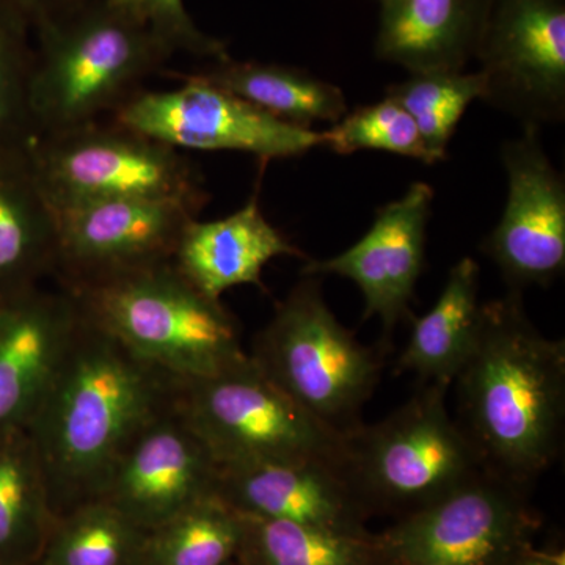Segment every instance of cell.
Masks as SVG:
<instances>
[{
  "mask_svg": "<svg viewBox=\"0 0 565 565\" xmlns=\"http://www.w3.org/2000/svg\"><path fill=\"white\" fill-rule=\"evenodd\" d=\"M178 385L180 379L134 355L81 308L68 351L28 427L54 512L98 500L134 437L177 403Z\"/></svg>",
  "mask_w": 565,
  "mask_h": 565,
  "instance_id": "cell-1",
  "label": "cell"
},
{
  "mask_svg": "<svg viewBox=\"0 0 565 565\" xmlns=\"http://www.w3.org/2000/svg\"><path fill=\"white\" fill-rule=\"evenodd\" d=\"M457 418L482 467L531 484L559 459L565 426V343L527 318L522 291L481 305L457 373Z\"/></svg>",
  "mask_w": 565,
  "mask_h": 565,
  "instance_id": "cell-2",
  "label": "cell"
},
{
  "mask_svg": "<svg viewBox=\"0 0 565 565\" xmlns=\"http://www.w3.org/2000/svg\"><path fill=\"white\" fill-rule=\"evenodd\" d=\"M29 106L35 137L114 115L161 70L172 52L147 22L103 3L39 22Z\"/></svg>",
  "mask_w": 565,
  "mask_h": 565,
  "instance_id": "cell-3",
  "label": "cell"
},
{
  "mask_svg": "<svg viewBox=\"0 0 565 565\" xmlns=\"http://www.w3.org/2000/svg\"><path fill=\"white\" fill-rule=\"evenodd\" d=\"M68 291L134 355L181 381L222 373L248 359L236 318L173 262Z\"/></svg>",
  "mask_w": 565,
  "mask_h": 565,
  "instance_id": "cell-4",
  "label": "cell"
},
{
  "mask_svg": "<svg viewBox=\"0 0 565 565\" xmlns=\"http://www.w3.org/2000/svg\"><path fill=\"white\" fill-rule=\"evenodd\" d=\"M248 353L275 385L344 437L362 426L384 367V351L360 343L338 321L313 275H302L275 305Z\"/></svg>",
  "mask_w": 565,
  "mask_h": 565,
  "instance_id": "cell-5",
  "label": "cell"
},
{
  "mask_svg": "<svg viewBox=\"0 0 565 565\" xmlns=\"http://www.w3.org/2000/svg\"><path fill=\"white\" fill-rule=\"evenodd\" d=\"M449 388L446 382L419 384L393 414L345 435L344 473L367 514H412L486 470L449 415Z\"/></svg>",
  "mask_w": 565,
  "mask_h": 565,
  "instance_id": "cell-6",
  "label": "cell"
},
{
  "mask_svg": "<svg viewBox=\"0 0 565 565\" xmlns=\"http://www.w3.org/2000/svg\"><path fill=\"white\" fill-rule=\"evenodd\" d=\"M177 407L218 467L316 460L344 468L345 437L308 414L248 359L185 379Z\"/></svg>",
  "mask_w": 565,
  "mask_h": 565,
  "instance_id": "cell-7",
  "label": "cell"
},
{
  "mask_svg": "<svg viewBox=\"0 0 565 565\" xmlns=\"http://www.w3.org/2000/svg\"><path fill=\"white\" fill-rule=\"evenodd\" d=\"M31 158L54 211L114 199L207 203L202 174L181 151L114 120L35 137Z\"/></svg>",
  "mask_w": 565,
  "mask_h": 565,
  "instance_id": "cell-8",
  "label": "cell"
},
{
  "mask_svg": "<svg viewBox=\"0 0 565 565\" xmlns=\"http://www.w3.org/2000/svg\"><path fill=\"white\" fill-rule=\"evenodd\" d=\"M525 487L481 471L374 537L382 565H511L530 552Z\"/></svg>",
  "mask_w": 565,
  "mask_h": 565,
  "instance_id": "cell-9",
  "label": "cell"
},
{
  "mask_svg": "<svg viewBox=\"0 0 565 565\" xmlns=\"http://www.w3.org/2000/svg\"><path fill=\"white\" fill-rule=\"evenodd\" d=\"M473 61L481 102L523 128L565 120V0H486Z\"/></svg>",
  "mask_w": 565,
  "mask_h": 565,
  "instance_id": "cell-10",
  "label": "cell"
},
{
  "mask_svg": "<svg viewBox=\"0 0 565 565\" xmlns=\"http://www.w3.org/2000/svg\"><path fill=\"white\" fill-rule=\"evenodd\" d=\"M182 87L140 90L111 120L174 150L239 151L263 163L299 158L326 147V134L299 128L193 74H177Z\"/></svg>",
  "mask_w": 565,
  "mask_h": 565,
  "instance_id": "cell-11",
  "label": "cell"
},
{
  "mask_svg": "<svg viewBox=\"0 0 565 565\" xmlns=\"http://www.w3.org/2000/svg\"><path fill=\"white\" fill-rule=\"evenodd\" d=\"M203 206L172 199H114L55 211V280L77 289L145 267L172 263L182 232Z\"/></svg>",
  "mask_w": 565,
  "mask_h": 565,
  "instance_id": "cell-12",
  "label": "cell"
},
{
  "mask_svg": "<svg viewBox=\"0 0 565 565\" xmlns=\"http://www.w3.org/2000/svg\"><path fill=\"white\" fill-rule=\"evenodd\" d=\"M508 199L500 222L482 241L509 288L552 285L565 270V182L548 158L541 129L504 141Z\"/></svg>",
  "mask_w": 565,
  "mask_h": 565,
  "instance_id": "cell-13",
  "label": "cell"
},
{
  "mask_svg": "<svg viewBox=\"0 0 565 565\" xmlns=\"http://www.w3.org/2000/svg\"><path fill=\"white\" fill-rule=\"evenodd\" d=\"M218 476L221 467L174 403L134 437L98 500L148 533L215 497Z\"/></svg>",
  "mask_w": 565,
  "mask_h": 565,
  "instance_id": "cell-14",
  "label": "cell"
},
{
  "mask_svg": "<svg viewBox=\"0 0 565 565\" xmlns=\"http://www.w3.org/2000/svg\"><path fill=\"white\" fill-rule=\"evenodd\" d=\"M434 199L433 185L414 182L401 199L377 211L359 243L333 258L307 262L300 273L319 278L338 275L355 282L364 297L363 319H381L384 345L397 323L414 319L411 303L426 263Z\"/></svg>",
  "mask_w": 565,
  "mask_h": 565,
  "instance_id": "cell-15",
  "label": "cell"
},
{
  "mask_svg": "<svg viewBox=\"0 0 565 565\" xmlns=\"http://www.w3.org/2000/svg\"><path fill=\"white\" fill-rule=\"evenodd\" d=\"M79 321V303L62 285L0 299V434L28 429Z\"/></svg>",
  "mask_w": 565,
  "mask_h": 565,
  "instance_id": "cell-16",
  "label": "cell"
},
{
  "mask_svg": "<svg viewBox=\"0 0 565 565\" xmlns=\"http://www.w3.org/2000/svg\"><path fill=\"white\" fill-rule=\"evenodd\" d=\"M218 497L245 516L367 534L366 509L340 465L299 460L223 467Z\"/></svg>",
  "mask_w": 565,
  "mask_h": 565,
  "instance_id": "cell-17",
  "label": "cell"
},
{
  "mask_svg": "<svg viewBox=\"0 0 565 565\" xmlns=\"http://www.w3.org/2000/svg\"><path fill=\"white\" fill-rule=\"evenodd\" d=\"M278 256L307 255L275 228L263 214L256 189L241 210L217 218L185 226L173 264L204 296L221 300L236 286L253 285L264 289V267Z\"/></svg>",
  "mask_w": 565,
  "mask_h": 565,
  "instance_id": "cell-18",
  "label": "cell"
},
{
  "mask_svg": "<svg viewBox=\"0 0 565 565\" xmlns=\"http://www.w3.org/2000/svg\"><path fill=\"white\" fill-rule=\"evenodd\" d=\"M374 51L408 74L457 73L473 61L486 0H379Z\"/></svg>",
  "mask_w": 565,
  "mask_h": 565,
  "instance_id": "cell-19",
  "label": "cell"
},
{
  "mask_svg": "<svg viewBox=\"0 0 565 565\" xmlns=\"http://www.w3.org/2000/svg\"><path fill=\"white\" fill-rule=\"evenodd\" d=\"M31 143L0 147V299L57 270V215L36 180Z\"/></svg>",
  "mask_w": 565,
  "mask_h": 565,
  "instance_id": "cell-20",
  "label": "cell"
},
{
  "mask_svg": "<svg viewBox=\"0 0 565 565\" xmlns=\"http://www.w3.org/2000/svg\"><path fill=\"white\" fill-rule=\"evenodd\" d=\"M481 305L478 263L462 258L449 270L433 310L414 318V330L397 360V371L415 374L419 384L452 385L473 344Z\"/></svg>",
  "mask_w": 565,
  "mask_h": 565,
  "instance_id": "cell-21",
  "label": "cell"
},
{
  "mask_svg": "<svg viewBox=\"0 0 565 565\" xmlns=\"http://www.w3.org/2000/svg\"><path fill=\"white\" fill-rule=\"evenodd\" d=\"M193 76L299 128L311 129L318 121L334 125L348 114V102L338 85L294 66L228 57Z\"/></svg>",
  "mask_w": 565,
  "mask_h": 565,
  "instance_id": "cell-22",
  "label": "cell"
},
{
  "mask_svg": "<svg viewBox=\"0 0 565 565\" xmlns=\"http://www.w3.org/2000/svg\"><path fill=\"white\" fill-rule=\"evenodd\" d=\"M244 534L245 516L215 494L148 531L141 565H228Z\"/></svg>",
  "mask_w": 565,
  "mask_h": 565,
  "instance_id": "cell-23",
  "label": "cell"
},
{
  "mask_svg": "<svg viewBox=\"0 0 565 565\" xmlns=\"http://www.w3.org/2000/svg\"><path fill=\"white\" fill-rule=\"evenodd\" d=\"M239 555L247 565H382L373 535L255 516H245Z\"/></svg>",
  "mask_w": 565,
  "mask_h": 565,
  "instance_id": "cell-24",
  "label": "cell"
},
{
  "mask_svg": "<svg viewBox=\"0 0 565 565\" xmlns=\"http://www.w3.org/2000/svg\"><path fill=\"white\" fill-rule=\"evenodd\" d=\"M147 531L104 500L77 505L52 531L43 565H141Z\"/></svg>",
  "mask_w": 565,
  "mask_h": 565,
  "instance_id": "cell-25",
  "label": "cell"
},
{
  "mask_svg": "<svg viewBox=\"0 0 565 565\" xmlns=\"http://www.w3.org/2000/svg\"><path fill=\"white\" fill-rule=\"evenodd\" d=\"M52 515L50 487L31 434H0V553L31 544Z\"/></svg>",
  "mask_w": 565,
  "mask_h": 565,
  "instance_id": "cell-26",
  "label": "cell"
},
{
  "mask_svg": "<svg viewBox=\"0 0 565 565\" xmlns=\"http://www.w3.org/2000/svg\"><path fill=\"white\" fill-rule=\"evenodd\" d=\"M394 99L414 118L434 163L448 159V145L470 104L484 96L481 73H419L386 87Z\"/></svg>",
  "mask_w": 565,
  "mask_h": 565,
  "instance_id": "cell-27",
  "label": "cell"
},
{
  "mask_svg": "<svg viewBox=\"0 0 565 565\" xmlns=\"http://www.w3.org/2000/svg\"><path fill=\"white\" fill-rule=\"evenodd\" d=\"M326 134V147L337 154L385 151L433 166L414 118L401 104L385 96L379 103L356 107Z\"/></svg>",
  "mask_w": 565,
  "mask_h": 565,
  "instance_id": "cell-28",
  "label": "cell"
},
{
  "mask_svg": "<svg viewBox=\"0 0 565 565\" xmlns=\"http://www.w3.org/2000/svg\"><path fill=\"white\" fill-rule=\"evenodd\" d=\"M28 22L0 3V147L35 139L29 106L33 52L25 40Z\"/></svg>",
  "mask_w": 565,
  "mask_h": 565,
  "instance_id": "cell-29",
  "label": "cell"
},
{
  "mask_svg": "<svg viewBox=\"0 0 565 565\" xmlns=\"http://www.w3.org/2000/svg\"><path fill=\"white\" fill-rule=\"evenodd\" d=\"M143 20L170 52L185 51L215 62L228 58L225 44L196 28L184 0H143Z\"/></svg>",
  "mask_w": 565,
  "mask_h": 565,
  "instance_id": "cell-30",
  "label": "cell"
},
{
  "mask_svg": "<svg viewBox=\"0 0 565 565\" xmlns=\"http://www.w3.org/2000/svg\"><path fill=\"white\" fill-rule=\"evenodd\" d=\"M0 3L18 11L25 20H32L36 24L73 6L71 0H0Z\"/></svg>",
  "mask_w": 565,
  "mask_h": 565,
  "instance_id": "cell-31",
  "label": "cell"
},
{
  "mask_svg": "<svg viewBox=\"0 0 565 565\" xmlns=\"http://www.w3.org/2000/svg\"><path fill=\"white\" fill-rule=\"evenodd\" d=\"M106 2L115 9L126 11V13L143 20V0H106Z\"/></svg>",
  "mask_w": 565,
  "mask_h": 565,
  "instance_id": "cell-32",
  "label": "cell"
},
{
  "mask_svg": "<svg viewBox=\"0 0 565 565\" xmlns=\"http://www.w3.org/2000/svg\"><path fill=\"white\" fill-rule=\"evenodd\" d=\"M511 565H559L557 557L542 555V553L527 552L525 556L514 561Z\"/></svg>",
  "mask_w": 565,
  "mask_h": 565,
  "instance_id": "cell-33",
  "label": "cell"
}]
</instances>
